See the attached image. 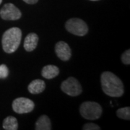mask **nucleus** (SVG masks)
<instances>
[{
	"label": "nucleus",
	"instance_id": "nucleus-1",
	"mask_svg": "<svg viewBox=\"0 0 130 130\" xmlns=\"http://www.w3.org/2000/svg\"><path fill=\"white\" fill-rule=\"evenodd\" d=\"M103 93L110 97L119 98L123 95L124 85L119 77L111 72H103L101 77Z\"/></svg>",
	"mask_w": 130,
	"mask_h": 130
},
{
	"label": "nucleus",
	"instance_id": "nucleus-2",
	"mask_svg": "<svg viewBox=\"0 0 130 130\" xmlns=\"http://www.w3.org/2000/svg\"><path fill=\"white\" fill-rule=\"evenodd\" d=\"M22 30L19 28H11L6 30L2 39V48L5 52L12 54L17 51L21 43Z\"/></svg>",
	"mask_w": 130,
	"mask_h": 130
},
{
	"label": "nucleus",
	"instance_id": "nucleus-3",
	"mask_svg": "<svg viewBox=\"0 0 130 130\" xmlns=\"http://www.w3.org/2000/svg\"><path fill=\"white\" fill-rule=\"evenodd\" d=\"M79 113L85 119L96 120L102 115L103 108L102 106L98 103L86 101L80 105Z\"/></svg>",
	"mask_w": 130,
	"mask_h": 130
},
{
	"label": "nucleus",
	"instance_id": "nucleus-4",
	"mask_svg": "<svg viewBox=\"0 0 130 130\" xmlns=\"http://www.w3.org/2000/svg\"><path fill=\"white\" fill-rule=\"evenodd\" d=\"M65 28L70 33L77 36H84L88 32L87 23L79 18H71L65 23Z\"/></svg>",
	"mask_w": 130,
	"mask_h": 130
},
{
	"label": "nucleus",
	"instance_id": "nucleus-5",
	"mask_svg": "<svg viewBox=\"0 0 130 130\" xmlns=\"http://www.w3.org/2000/svg\"><path fill=\"white\" fill-rule=\"evenodd\" d=\"M61 89L67 95L72 97L79 95L83 91L79 82L73 77H70L63 81L61 85Z\"/></svg>",
	"mask_w": 130,
	"mask_h": 130
},
{
	"label": "nucleus",
	"instance_id": "nucleus-6",
	"mask_svg": "<svg viewBox=\"0 0 130 130\" xmlns=\"http://www.w3.org/2000/svg\"><path fill=\"white\" fill-rule=\"evenodd\" d=\"M12 106L15 113L18 114H24L32 111L35 108V103L29 98L20 97L14 99Z\"/></svg>",
	"mask_w": 130,
	"mask_h": 130
},
{
	"label": "nucleus",
	"instance_id": "nucleus-7",
	"mask_svg": "<svg viewBox=\"0 0 130 130\" xmlns=\"http://www.w3.org/2000/svg\"><path fill=\"white\" fill-rule=\"evenodd\" d=\"M0 16L5 20H18L21 18L20 10L13 4H5L0 10Z\"/></svg>",
	"mask_w": 130,
	"mask_h": 130
},
{
	"label": "nucleus",
	"instance_id": "nucleus-8",
	"mask_svg": "<svg viewBox=\"0 0 130 130\" xmlns=\"http://www.w3.org/2000/svg\"><path fill=\"white\" fill-rule=\"evenodd\" d=\"M55 52L58 58L64 61L69 60L72 56L70 46L64 41H59L56 43L55 46Z\"/></svg>",
	"mask_w": 130,
	"mask_h": 130
},
{
	"label": "nucleus",
	"instance_id": "nucleus-9",
	"mask_svg": "<svg viewBox=\"0 0 130 130\" xmlns=\"http://www.w3.org/2000/svg\"><path fill=\"white\" fill-rule=\"evenodd\" d=\"M38 36L34 32H30L25 38L24 41V48L25 51L30 52L36 48L38 43Z\"/></svg>",
	"mask_w": 130,
	"mask_h": 130
},
{
	"label": "nucleus",
	"instance_id": "nucleus-10",
	"mask_svg": "<svg viewBox=\"0 0 130 130\" xmlns=\"http://www.w3.org/2000/svg\"><path fill=\"white\" fill-rule=\"evenodd\" d=\"M46 88V83L42 79H34L28 85V90L31 94H39Z\"/></svg>",
	"mask_w": 130,
	"mask_h": 130
},
{
	"label": "nucleus",
	"instance_id": "nucleus-11",
	"mask_svg": "<svg viewBox=\"0 0 130 130\" xmlns=\"http://www.w3.org/2000/svg\"><path fill=\"white\" fill-rule=\"evenodd\" d=\"M59 74V69L55 65H46L41 71L42 77L48 79H53Z\"/></svg>",
	"mask_w": 130,
	"mask_h": 130
},
{
	"label": "nucleus",
	"instance_id": "nucleus-12",
	"mask_svg": "<svg viewBox=\"0 0 130 130\" xmlns=\"http://www.w3.org/2000/svg\"><path fill=\"white\" fill-rule=\"evenodd\" d=\"M36 130H51V123L50 119L46 115H42L38 119L36 123Z\"/></svg>",
	"mask_w": 130,
	"mask_h": 130
},
{
	"label": "nucleus",
	"instance_id": "nucleus-13",
	"mask_svg": "<svg viewBox=\"0 0 130 130\" xmlns=\"http://www.w3.org/2000/svg\"><path fill=\"white\" fill-rule=\"evenodd\" d=\"M3 128L6 130L18 129V119L15 117L12 116L6 117L3 121Z\"/></svg>",
	"mask_w": 130,
	"mask_h": 130
},
{
	"label": "nucleus",
	"instance_id": "nucleus-14",
	"mask_svg": "<svg viewBox=\"0 0 130 130\" xmlns=\"http://www.w3.org/2000/svg\"><path fill=\"white\" fill-rule=\"evenodd\" d=\"M116 115L119 118L124 120H129L130 119V108L129 107H124L117 110Z\"/></svg>",
	"mask_w": 130,
	"mask_h": 130
},
{
	"label": "nucleus",
	"instance_id": "nucleus-15",
	"mask_svg": "<svg viewBox=\"0 0 130 130\" xmlns=\"http://www.w3.org/2000/svg\"><path fill=\"white\" fill-rule=\"evenodd\" d=\"M9 70L5 64L0 65V79H5L8 77Z\"/></svg>",
	"mask_w": 130,
	"mask_h": 130
},
{
	"label": "nucleus",
	"instance_id": "nucleus-16",
	"mask_svg": "<svg viewBox=\"0 0 130 130\" xmlns=\"http://www.w3.org/2000/svg\"><path fill=\"white\" fill-rule=\"evenodd\" d=\"M121 61L124 64H130V50L128 49L121 55Z\"/></svg>",
	"mask_w": 130,
	"mask_h": 130
},
{
	"label": "nucleus",
	"instance_id": "nucleus-17",
	"mask_svg": "<svg viewBox=\"0 0 130 130\" xmlns=\"http://www.w3.org/2000/svg\"><path fill=\"white\" fill-rule=\"evenodd\" d=\"M83 130H99L101 129L100 126L94 123H88L85 124L83 127Z\"/></svg>",
	"mask_w": 130,
	"mask_h": 130
},
{
	"label": "nucleus",
	"instance_id": "nucleus-18",
	"mask_svg": "<svg viewBox=\"0 0 130 130\" xmlns=\"http://www.w3.org/2000/svg\"><path fill=\"white\" fill-rule=\"evenodd\" d=\"M23 1L28 5H34V4L37 3L38 0H23Z\"/></svg>",
	"mask_w": 130,
	"mask_h": 130
},
{
	"label": "nucleus",
	"instance_id": "nucleus-19",
	"mask_svg": "<svg viewBox=\"0 0 130 130\" xmlns=\"http://www.w3.org/2000/svg\"><path fill=\"white\" fill-rule=\"evenodd\" d=\"M2 0H0V5L2 4Z\"/></svg>",
	"mask_w": 130,
	"mask_h": 130
},
{
	"label": "nucleus",
	"instance_id": "nucleus-20",
	"mask_svg": "<svg viewBox=\"0 0 130 130\" xmlns=\"http://www.w3.org/2000/svg\"><path fill=\"white\" fill-rule=\"evenodd\" d=\"M90 1H98V0H90Z\"/></svg>",
	"mask_w": 130,
	"mask_h": 130
}]
</instances>
